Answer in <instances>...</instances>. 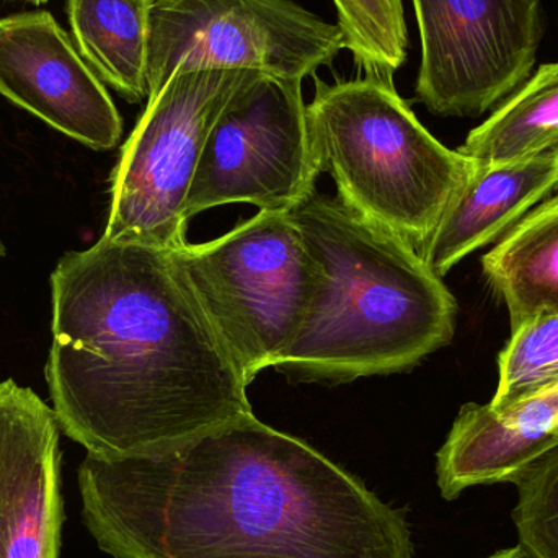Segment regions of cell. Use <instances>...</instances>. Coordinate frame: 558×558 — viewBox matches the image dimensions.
Instances as JSON below:
<instances>
[{"mask_svg": "<svg viewBox=\"0 0 558 558\" xmlns=\"http://www.w3.org/2000/svg\"><path fill=\"white\" fill-rule=\"evenodd\" d=\"M260 72L182 71L147 98L111 173L101 238L175 252L189 244L183 216L199 157L219 114Z\"/></svg>", "mask_w": 558, "mask_h": 558, "instance_id": "6", "label": "cell"}, {"mask_svg": "<svg viewBox=\"0 0 558 558\" xmlns=\"http://www.w3.org/2000/svg\"><path fill=\"white\" fill-rule=\"evenodd\" d=\"M2 255H3V248L0 247V257H2Z\"/></svg>", "mask_w": 558, "mask_h": 558, "instance_id": "22", "label": "cell"}, {"mask_svg": "<svg viewBox=\"0 0 558 558\" xmlns=\"http://www.w3.org/2000/svg\"><path fill=\"white\" fill-rule=\"evenodd\" d=\"M302 81L260 74L219 114L199 157L183 216L247 203L289 213L322 175L307 128Z\"/></svg>", "mask_w": 558, "mask_h": 558, "instance_id": "8", "label": "cell"}, {"mask_svg": "<svg viewBox=\"0 0 558 558\" xmlns=\"http://www.w3.org/2000/svg\"><path fill=\"white\" fill-rule=\"evenodd\" d=\"M289 216L318 279L278 369L351 383L412 369L451 343L458 302L412 245L317 190Z\"/></svg>", "mask_w": 558, "mask_h": 558, "instance_id": "3", "label": "cell"}, {"mask_svg": "<svg viewBox=\"0 0 558 558\" xmlns=\"http://www.w3.org/2000/svg\"><path fill=\"white\" fill-rule=\"evenodd\" d=\"M422 39L416 97L438 117H481L533 74L543 0H412Z\"/></svg>", "mask_w": 558, "mask_h": 558, "instance_id": "9", "label": "cell"}, {"mask_svg": "<svg viewBox=\"0 0 558 558\" xmlns=\"http://www.w3.org/2000/svg\"><path fill=\"white\" fill-rule=\"evenodd\" d=\"M482 268L507 305L511 330L558 312V195L517 222L482 258Z\"/></svg>", "mask_w": 558, "mask_h": 558, "instance_id": "14", "label": "cell"}, {"mask_svg": "<svg viewBox=\"0 0 558 558\" xmlns=\"http://www.w3.org/2000/svg\"><path fill=\"white\" fill-rule=\"evenodd\" d=\"M78 488L113 558H413L403 511L254 413L159 456L87 454Z\"/></svg>", "mask_w": 558, "mask_h": 558, "instance_id": "1", "label": "cell"}, {"mask_svg": "<svg viewBox=\"0 0 558 558\" xmlns=\"http://www.w3.org/2000/svg\"><path fill=\"white\" fill-rule=\"evenodd\" d=\"M344 49L371 77L393 78L409 51L402 0H333Z\"/></svg>", "mask_w": 558, "mask_h": 558, "instance_id": "17", "label": "cell"}, {"mask_svg": "<svg viewBox=\"0 0 558 558\" xmlns=\"http://www.w3.org/2000/svg\"><path fill=\"white\" fill-rule=\"evenodd\" d=\"M485 558H533L523 547L518 546L514 549L500 550V553L494 554V556Z\"/></svg>", "mask_w": 558, "mask_h": 558, "instance_id": "20", "label": "cell"}, {"mask_svg": "<svg viewBox=\"0 0 558 558\" xmlns=\"http://www.w3.org/2000/svg\"><path fill=\"white\" fill-rule=\"evenodd\" d=\"M172 257L245 380L277 367L301 330L318 279L289 213L260 211Z\"/></svg>", "mask_w": 558, "mask_h": 558, "instance_id": "5", "label": "cell"}, {"mask_svg": "<svg viewBox=\"0 0 558 558\" xmlns=\"http://www.w3.org/2000/svg\"><path fill=\"white\" fill-rule=\"evenodd\" d=\"M72 39L92 71L131 104L149 97V0H68Z\"/></svg>", "mask_w": 558, "mask_h": 558, "instance_id": "15", "label": "cell"}, {"mask_svg": "<svg viewBox=\"0 0 558 558\" xmlns=\"http://www.w3.org/2000/svg\"><path fill=\"white\" fill-rule=\"evenodd\" d=\"M59 429L29 387L0 383V558H61Z\"/></svg>", "mask_w": 558, "mask_h": 558, "instance_id": "11", "label": "cell"}, {"mask_svg": "<svg viewBox=\"0 0 558 558\" xmlns=\"http://www.w3.org/2000/svg\"><path fill=\"white\" fill-rule=\"evenodd\" d=\"M558 446V384L497 412L468 403L438 452V487L456 500L475 485L511 482Z\"/></svg>", "mask_w": 558, "mask_h": 558, "instance_id": "12", "label": "cell"}, {"mask_svg": "<svg viewBox=\"0 0 558 558\" xmlns=\"http://www.w3.org/2000/svg\"><path fill=\"white\" fill-rule=\"evenodd\" d=\"M344 49L343 33L294 0H149L154 97L182 71H255L304 81Z\"/></svg>", "mask_w": 558, "mask_h": 558, "instance_id": "7", "label": "cell"}, {"mask_svg": "<svg viewBox=\"0 0 558 558\" xmlns=\"http://www.w3.org/2000/svg\"><path fill=\"white\" fill-rule=\"evenodd\" d=\"M500 380L488 405L501 412L558 384V312L541 314L511 330L498 357Z\"/></svg>", "mask_w": 558, "mask_h": 558, "instance_id": "18", "label": "cell"}, {"mask_svg": "<svg viewBox=\"0 0 558 558\" xmlns=\"http://www.w3.org/2000/svg\"><path fill=\"white\" fill-rule=\"evenodd\" d=\"M0 95L90 149H113L123 136L107 85L45 10L0 19Z\"/></svg>", "mask_w": 558, "mask_h": 558, "instance_id": "10", "label": "cell"}, {"mask_svg": "<svg viewBox=\"0 0 558 558\" xmlns=\"http://www.w3.org/2000/svg\"><path fill=\"white\" fill-rule=\"evenodd\" d=\"M26 2L45 3V2H48V0H26Z\"/></svg>", "mask_w": 558, "mask_h": 558, "instance_id": "21", "label": "cell"}, {"mask_svg": "<svg viewBox=\"0 0 558 558\" xmlns=\"http://www.w3.org/2000/svg\"><path fill=\"white\" fill-rule=\"evenodd\" d=\"M51 302V409L87 454L159 456L254 413L172 252L101 238L58 262Z\"/></svg>", "mask_w": 558, "mask_h": 558, "instance_id": "2", "label": "cell"}, {"mask_svg": "<svg viewBox=\"0 0 558 558\" xmlns=\"http://www.w3.org/2000/svg\"><path fill=\"white\" fill-rule=\"evenodd\" d=\"M520 546L533 558H558V446L511 478Z\"/></svg>", "mask_w": 558, "mask_h": 558, "instance_id": "19", "label": "cell"}, {"mask_svg": "<svg viewBox=\"0 0 558 558\" xmlns=\"http://www.w3.org/2000/svg\"><path fill=\"white\" fill-rule=\"evenodd\" d=\"M558 146V62L544 64L487 121L469 133L459 153L475 162L523 159Z\"/></svg>", "mask_w": 558, "mask_h": 558, "instance_id": "16", "label": "cell"}, {"mask_svg": "<svg viewBox=\"0 0 558 558\" xmlns=\"http://www.w3.org/2000/svg\"><path fill=\"white\" fill-rule=\"evenodd\" d=\"M305 113L315 162L337 183V196L422 251L464 185L472 160L420 123L393 78H317Z\"/></svg>", "mask_w": 558, "mask_h": 558, "instance_id": "4", "label": "cell"}, {"mask_svg": "<svg viewBox=\"0 0 558 558\" xmlns=\"http://www.w3.org/2000/svg\"><path fill=\"white\" fill-rule=\"evenodd\" d=\"M557 189L558 146L510 162L472 160L464 185L418 252L420 257L442 278L462 258L500 241Z\"/></svg>", "mask_w": 558, "mask_h": 558, "instance_id": "13", "label": "cell"}]
</instances>
